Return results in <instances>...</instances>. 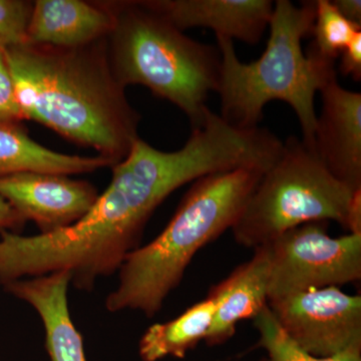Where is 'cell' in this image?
<instances>
[{
    "instance_id": "6da1fadb",
    "label": "cell",
    "mask_w": 361,
    "mask_h": 361,
    "mask_svg": "<svg viewBox=\"0 0 361 361\" xmlns=\"http://www.w3.org/2000/svg\"><path fill=\"white\" fill-rule=\"evenodd\" d=\"M238 137L216 116L193 130L183 148L163 152L137 140L114 165L110 185L75 224L35 236L0 231V284L68 271L71 284L92 291L140 247L154 211L173 192L204 176L241 166Z\"/></svg>"
},
{
    "instance_id": "7a4b0ae2",
    "label": "cell",
    "mask_w": 361,
    "mask_h": 361,
    "mask_svg": "<svg viewBox=\"0 0 361 361\" xmlns=\"http://www.w3.org/2000/svg\"><path fill=\"white\" fill-rule=\"evenodd\" d=\"M23 120L113 161L139 139L141 116L111 68L106 39L63 49L23 44L1 49Z\"/></svg>"
},
{
    "instance_id": "3957f363",
    "label": "cell",
    "mask_w": 361,
    "mask_h": 361,
    "mask_svg": "<svg viewBox=\"0 0 361 361\" xmlns=\"http://www.w3.org/2000/svg\"><path fill=\"white\" fill-rule=\"evenodd\" d=\"M315 14L316 1L296 6L277 0L264 54L250 63L240 61L233 40L217 37L221 61L216 92L221 99L220 116L226 123L238 129H255L266 104L284 102L296 113L302 141L312 148L317 121L315 94L336 78V61L310 47L302 51V39L312 33Z\"/></svg>"
},
{
    "instance_id": "277c9868",
    "label": "cell",
    "mask_w": 361,
    "mask_h": 361,
    "mask_svg": "<svg viewBox=\"0 0 361 361\" xmlns=\"http://www.w3.org/2000/svg\"><path fill=\"white\" fill-rule=\"evenodd\" d=\"M266 171L237 168L195 180L161 234L123 261L118 286L106 297V310L156 315L195 254L232 228Z\"/></svg>"
},
{
    "instance_id": "5b68a950",
    "label": "cell",
    "mask_w": 361,
    "mask_h": 361,
    "mask_svg": "<svg viewBox=\"0 0 361 361\" xmlns=\"http://www.w3.org/2000/svg\"><path fill=\"white\" fill-rule=\"evenodd\" d=\"M106 4L114 16L109 59L118 82L148 87L184 111L192 130L200 127L209 94L218 87V47L190 39L141 1Z\"/></svg>"
},
{
    "instance_id": "8992f818",
    "label": "cell",
    "mask_w": 361,
    "mask_h": 361,
    "mask_svg": "<svg viewBox=\"0 0 361 361\" xmlns=\"http://www.w3.org/2000/svg\"><path fill=\"white\" fill-rule=\"evenodd\" d=\"M353 194L302 139L290 135L249 196L233 235L240 245L255 249L306 223L334 220L345 228Z\"/></svg>"
},
{
    "instance_id": "52a82bcc",
    "label": "cell",
    "mask_w": 361,
    "mask_h": 361,
    "mask_svg": "<svg viewBox=\"0 0 361 361\" xmlns=\"http://www.w3.org/2000/svg\"><path fill=\"white\" fill-rule=\"evenodd\" d=\"M327 225V221L306 223L267 244L271 255L268 300L360 280L361 235L332 238Z\"/></svg>"
},
{
    "instance_id": "ba28073f",
    "label": "cell",
    "mask_w": 361,
    "mask_h": 361,
    "mask_svg": "<svg viewBox=\"0 0 361 361\" xmlns=\"http://www.w3.org/2000/svg\"><path fill=\"white\" fill-rule=\"evenodd\" d=\"M268 307L289 338L317 357L361 350V296L338 287L270 299Z\"/></svg>"
},
{
    "instance_id": "9c48e42d",
    "label": "cell",
    "mask_w": 361,
    "mask_h": 361,
    "mask_svg": "<svg viewBox=\"0 0 361 361\" xmlns=\"http://www.w3.org/2000/svg\"><path fill=\"white\" fill-rule=\"evenodd\" d=\"M0 197L40 234H49L75 224L89 212L99 193L87 180L65 175L18 173L0 177Z\"/></svg>"
},
{
    "instance_id": "30bf717a",
    "label": "cell",
    "mask_w": 361,
    "mask_h": 361,
    "mask_svg": "<svg viewBox=\"0 0 361 361\" xmlns=\"http://www.w3.org/2000/svg\"><path fill=\"white\" fill-rule=\"evenodd\" d=\"M320 94L311 149L330 174L355 192L361 189V94L341 87L337 78Z\"/></svg>"
},
{
    "instance_id": "8fae6325",
    "label": "cell",
    "mask_w": 361,
    "mask_h": 361,
    "mask_svg": "<svg viewBox=\"0 0 361 361\" xmlns=\"http://www.w3.org/2000/svg\"><path fill=\"white\" fill-rule=\"evenodd\" d=\"M180 32L210 28L216 37L258 44L269 27L274 4L270 0H140Z\"/></svg>"
},
{
    "instance_id": "7c38bea8",
    "label": "cell",
    "mask_w": 361,
    "mask_h": 361,
    "mask_svg": "<svg viewBox=\"0 0 361 361\" xmlns=\"http://www.w3.org/2000/svg\"><path fill=\"white\" fill-rule=\"evenodd\" d=\"M71 280L68 271H58L4 285L7 293L30 304L39 313L51 361H87L84 338L73 322L68 308Z\"/></svg>"
},
{
    "instance_id": "4fadbf2b",
    "label": "cell",
    "mask_w": 361,
    "mask_h": 361,
    "mask_svg": "<svg viewBox=\"0 0 361 361\" xmlns=\"http://www.w3.org/2000/svg\"><path fill=\"white\" fill-rule=\"evenodd\" d=\"M113 27V13L106 1L37 0L27 42L73 49L108 39Z\"/></svg>"
},
{
    "instance_id": "5bb4252c",
    "label": "cell",
    "mask_w": 361,
    "mask_h": 361,
    "mask_svg": "<svg viewBox=\"0 0 361 361\" xmlns=\"http://www.w3.org/2000/svg\"><path fill=\"white\" fill-rule=\"evenodd\" d=\"M270 262L269 246L257 247L248 262L212 287L208 295L215 300L216 311L205 339L208 345L229 341L240 322L254 319L267 306Z\"/></svg>"
},
{
    "instance_id": "9a60e30c",
    "label": "cell",
    "mask_w": 361,
    "mask_h": 361,
    "mask_svg": "<svg viewBox=\"0 0 361 361\" xmlns=\"http://www.w3.org/2000/svg\"><path fill=\"white\" fill-rule=\"evenodd\" d=\"M113 161L101 156L66 155L33 141L20 123L0 122V177L18 173L87 174Z\"/></svg>"
},
{
    "instance_id": "2e32d148",
    "label": "cell",
    "mask_w": 361,
    "mask_h": 361,
    "mask_svg": "<svg viewBox=\"0 0 361 361\" xmlns=\"http://www.w3.org/2000/svg\"><path fill=\"white\" fill-rule=\"evenodd\" d=\"M215 311V300L208 295L174 319L152 325L140 341L142 360L158 361L167 356L184 358L190 349L205 341Z\"/></svg>"
},
{
    "instance_id": "e0dca14e",
    "label": "cell",
    "mask_w": 361,
    "mask_h": 361,
    "mask_svg": "<svg viewBox=\"0 0 361 361\" xmlns=\"http://www.w3.org/2000/svg\"><path fill=\"white\" fill-rule=\"evenodd\" d=\"M253 322L260 336L259 345L268 353V358L264 361H361V350H349L330 357L310 355L289 338L268 305L254 318Z\"/></svg>"
},
{
    "instance_id": "ac0fdd59",
    "label": "cell",
    "mask_w": 361,
    "mask_h": 361,
    "mask_svg": "<svg viewBox=\"0 0 361 361\" xmlns=\"http://www.w3.org/2000/svg\"><path fill=\"white\" fill-rule=\"evenodd\" d=\"M358 32H361V25L346 20L332 1H316L314 25L311 33L314 39L310 47L322 58L336 61Z\"/></svg>"
},
{
    "instance_id": "d6986e66",
    "label": "cell",
    "mask_w": 361,
    "mask_h": 361,
    "mask_svg": "<svg viewBox=\"0 0 361 361\" xmlns=\"http://www.w3.org/2000/svg\"><path fill=\"white\" fill-rule=\"evenodd\" d=\"M33 1L0 0V49L27 42Z\"/></svg>"
},
{
    "instance_id": "ffe728a7",
    "label": "cell",
    "mask_w": 361,
    "mask_h": 361,
    "mask_svg": "<svg viewBox=\"0 0 361 361\" xmlns=\"http://www.w3.org/2000/svg\"><path fill=\"white\" fill-rule=\"evenodd\" d=\"M23 120L11 71L0 49V122L20 123Z\"/></svg>"
},
{
    "instance_id": "44dd1931",
    "label": "cell",
    "mask_w": 361,
    "mask_h": 361,
    "mask_svg": "<svg viewBox=\"0 0 361 361\" xmlns=\"http://www.w3.org/2000/svg\"><path fill=\"white\" fill-rule=\"evenodd\" d=\"M339 56L341 58L342 75L351 77L355 82L361 80V32L356 33L353 39L344 47Z\"/></svg>"
},
{
    "instance_id": "7402d4cb",
    "label": "cell",
    "mask_w": 361,
    "mask_h": 361,
    "mask_svg": "<svg viewBox=\"0 0 361 361\" xmlns=\"http://www.w3.org/2000/svg\"><path fill=\"white\" fill-rule=\"evenodd\" d=\"M26 221L9 205L2 197H0V231L6 230L18 233L23 229Z\"/></svg>"
},
{
    "instance_id": "603a6c76",
    "label": "cell",
    "mask_w": 361,
    "mask_h": 361,
    "mask_svg": "<svg viewBox=\"0 0 361 361\" xmlns=\"http://www.w3.org/2000/svg\"><path fill=\"white\" fill-rule=\"evenodd\" d=\"M345 229L349 234L361 235V189L356 190L351 196L346 214Z\"/></svg>"
},
{
    "instance_id": "cb8c5ba5",
    "label": "cell",
    "mask_w": 361,
    "mask_h": 361,
    "mask_svg": "<svg viewBox=\"0 0 361 361\" xmlns=\"http://www.w3.org/2000/svg\"><path fill=\"white\" fill-rule=\"evenodd\" d=\"M332 4L346 20L361 25L360 0H334Z\"/></svg>"
}]
</instances>
